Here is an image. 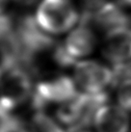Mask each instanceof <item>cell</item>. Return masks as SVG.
<instances>
[{
    "mask_svg": "<svg viewBox=\"0 0 131 132\" xmlns=\"http://www.w3.org/2000/svg\"><path fill=\"white\" fill-rule=\"evenodd\" d=\"M108 100L107 93L92 95L80 92L73 99L59 105L56 120L67 132L84 131V128L94 125L96 112Z\"/></svg>",
    "mask_w": 131,
    "mask_h": 132,
    "instance_id": "cell-1",
    "label": "cell"
},
{
    "mask_svg": "<svg viewBox=\"0 0 131 132\" xmlns=\"http://www.w3.org/2000/svg\"><path fill=\"white\" fill-rule=\"evenodd\" d=\"M32 77L21 67H14L0 76V119L14 115L15 110L32 100Z\"/></svg>",
    "mask_w": 131,
    "mask_h": 132,
    "instance_id": "cell-2",
    "label": "cell"
},
{
    "mask_svg": "<svg viewBox=\"0 0 131 132\" xmlns=\"http://www.w3.org/2000/svg\"><path fill=\"white\" fill-rule=\"evenodd\" d=\"M96 36L95 30L90 25L79 23L66 40L57 44L53 48V61L61 68L75 66L95 50Z\"/></svg>",
    "mask_w": 131,
    "mask_h": 132,
    "instance_id": "cell-3",
    "label": "cell"
},
{
    "mask_svg": "<svg viewBox=\"0 0 131 132\" xmlns=\"http://www.w3.org/2000/svg\"><path fill=\"white\" fill-rule=\"evenodd\" d=\"M80 91L73 78L65 74H52L42 77L34 87L32 106L36 111L50 104H64L73 99Z\"/></svg>",
    "mask_w": 131,
    "mask_h": 132,
    "instance_id": "cell-4",
    "label": "cell"
},
{
    "mask_svg": "<svg viewBox=\"0 0 131 132\" xmlns=\"http://www.w3.org/2000/svg\"><path fill=\"white\" fill-rule=\"evenodd\" d=\"M80 19L75 6L70 0H44L37 10L36 20L48 34H63Z\"/></svg>",
    "mask_w": 131,
    "mask_h": 132,
    "instance_id": "cell-5",
    "label": "cell"
},
{
    "mask_svg": "<svg viewBox=\"0 0 131 132\" xmlns=\"http://www.w3.org/2000/svg\"><path fill=\"white\" fill-rule=\"evenodd\" d=\"M73 80L78 90L85 94L107 93L113 87L114 73L112 69L95 60H82L74 66Z\"/></svg>",
    "mask_w": 131,
    "mask_h": 132,
    "instance_id": "cell-6",
    "label": "cell"
},
{
    "mask_svg": "<svg viewBox=\"0 0 131 132\" xmlns=\"http://www.w3.org/2000/svg\"><path fill=\"white\" fill-rule=\"evenodd\" d=\"M130 16L124 7L115 2H106L95 12H82L79 23L87 24L106 34L130 26Z\"/></svg>",
    "mask_w": 131,
    "mask_h": 132,
    "instance_id": "cell-7",
    "label": "cell"
},
{
    "mask_svg": "<svg viewBox=\"0 0 131 132\" xmlns=\"http://www.w3.org/2000/svg\"><path fill=\"white\" fill-rule=\"evenodd\" d=\"M102 54L112 67L131 63V29L120 28L107 33L104 38Z\"/></svg>",
    "mask_w": 131,
    "mask_h": 132,
    "instance_id": "cell-8",
    "label": "cell"
},
{
    "mask_svg": "<svg viewBox=\"0 0 131 132\" xmlns=\"http://www.w3.org/2000/svg\"><path fill=\"white\" fill-rule=\"evenodd\" d=\"M94 126L96 132H130V113L119 104L107 103L96 112Z\"/></svg>",
    "mask_w": 131,
    "mask_h": 132,
    "instance_id": "cell-9",
    "label": "cell"
},
{
    "mask_svg": "<svg viewBox=\"0 0 131 132\" xmlns=\"http://www.w3.org/2000/svg\"><path fill=\"white\" fill-rule=\"evenodd\" d=\"M113 73L118 104L131 113V70H114Z\"/></svg>",
    "mask_w": 131,
    "mask_h": 132,
    "instance_id": "cell-10",
    "label": "cell"
},
{
    "mask_svg": "<svg viewBox=\"0 0 131 132\" xmlns=\"http://www.w3.org/2000/svg\"><path fill=\"white\" fill-rule=\"evenodd\" d=\"M14 22L10 15L0 14V44L14 33Z\"/></svg>",
    "mask_w": 131,
    "mask_h": 132,
    "instance_id": "cell-11",
    "label": "cell"
},
{
    "mask_svg": "<svg viewBox=\"0 0 131 132\" xmlns=\"http://www.w3.org/2000/svg\"><path fill=\"white\" fill-rule=\"evenodd\" d=\"M83 4L84 12H95L99 7H101L104 3H106V0H81Z\"/></svg>",
    "mask_w": 131,
    "mask_h": 132,
    "instance_id": "cell-12",
    "label": "cell"
},
{
    "mask_svg": "<svg viewBox=\"0 0 131 132\" xmlns=\"http://www.w3.org/2000/svg\"><path fill=\"white\" fill-rule=\"evenodd\" d=\"M18 4L21 5V6H26V7H29V6H32L36 3L38 0H14Z\"/></svg>",
    "mask_w": 131,
    "mask_h": 132,
    "instance_id": "cell-13",
    "label": "cell"
},
{
    "mask_svg": "<svg viewBox=\"0 0 131 132\" xmlns=\"http://www.w3.org/2000/svg\"><path fill=\"white\" fill-rule=\"evenodd\" d=\"M117 2L122 7H131V0H117Z\"/></svg>",
    "mask_w": 131,
    "mask_h": 132,
    "instance_id": "cell-14",
    "label": "cell"
},
{
    "mask_svg": "<svg viewBox=\"0 0 131 132\" xmlns=\"http://www.w3.org/2000/svg\"><path fill=\"white\" fill-rule=\"evenodd\" d=\"M8 3V0H0V14H2V12L5 10V7Z\"/></svg>",
    "mask_w": 131,
    "mask_h": 132,
    "instance_id": "cell-15",
    "label": "cell"
},
{
    "mask_svg": "<svg viewBox=\"0 0 131 132\" xmlns=\"http://www.w3.org/2000/svg\"><path fill=\"white\" fill-rule=\"evenodd\" d=\"M80 132H87V131H80Z\"/></svg>",
    "mask_w": 131,
    "mask_h": 132,
    "instance_id": "cell-16",
    "label": "cell"
},
{
    "mask_svg": "<svg viewBox=\"0 0 131 132\" xmlns=\"http://www.w3.org/2000/svg\"><path fill=\"white\" fill-rule=\"evenodd\" d=\"M0 76H1V75H0Z\"/></svg>",
    "mask_w": 131,
    "mask_h": 132,
    "instance_id": "cell-17",
    "label": "cell"
}]
</instances>
